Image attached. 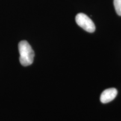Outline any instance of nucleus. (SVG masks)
Returning <instances> with one entry per match:
<instances>
[{"label": "nucleus", "mask_w": 121, "mask_h": 121, "mask_svg": "<svg viewBox=\"0 0 121 121\" xmlns=\"http://www.w3.org/2000/svg\"><path fill=\"white\" fill-rule=\"evenodd\" d=\"M20 62L23 66H28L33 62L34 52L29 43L26 40H22L19 43Z\"/></svg>", "instance_id": "1"}, {"label": "nucleus", "mask_w": 121, "mask_h": 121, "mask_svg": "<svg viewBox=\"0 0 121 121\" xmlns=\"http://www.w3.org/2000/svg\"><path fill=\"white\" fill-rule=\"evenodd\" d=\"M76 22L78 26L89 33H93L95 30V24L86 15L79 13L76 16Z\"/></svg>", "instance_id": "2"}, {"label": "nucleus", "mask_w": 121, "mask_h": 121, "mask_svg": "<svg viewBox=\"0 0 121 121\" xmlns=\"http://www.w3.org/2000/svg\"><path fill=\"white\" fill-rule=\"evenodd\" d=\"M118 93L117 89L115 88H109L104 90L100 96L101 102L105 104L111 102L115 99Z\"/></svg>", "instance_id": "3"}, {"label": "nucleus", "mask_w": 121, "mask_h": 121, "mask_svg": "<svg viewBox=\"0 0 121 121\" xmlns=\"http://www.w3.org/2000/svg\"><path fill=\"white\" fill-rule=\"evenodd\" d=\"M114 6L116 13L121 16V0H114Z\"/></svg>", "instance_id": "4"}]
</instances>
